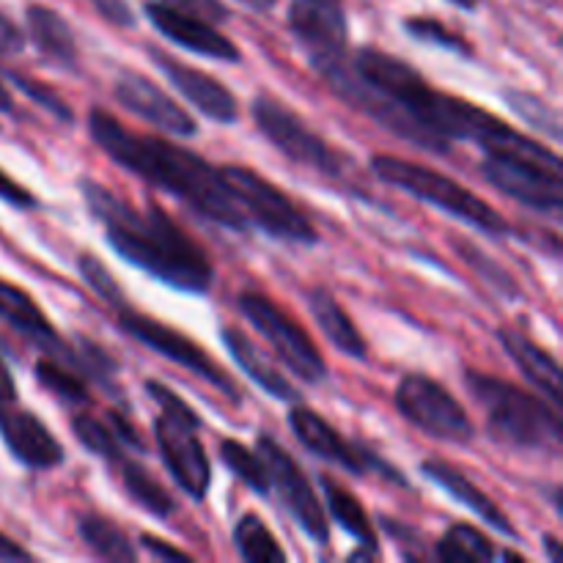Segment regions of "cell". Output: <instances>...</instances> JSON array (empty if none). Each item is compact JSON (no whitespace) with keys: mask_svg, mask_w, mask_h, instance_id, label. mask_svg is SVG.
<instances>
[{"mask_svg":"<svg viewBox=\"0 0 563 563\" xmlns=\"http://www.w3.org/2000/svg\"><path fill=\"white\" fill-rule=\"evenodd\" d=\"M220 339H223L225 350H229V355L234 357L236 366H240L242 372L258 385V388L267 390V394L275 396V399H284V401L300 399V390H297L295 385L278 372V366H275V363L269 361V357L264 355V352L258 350V346L253 344L242 330L225 328L223 333H220Z\"/></svg>","mask_w":563,"mask_h":563,"instance_id":"obj_22","label":"cell"},{"mask_svg":"<svg viewBox=\"0 0 563 563\" xmlns=\"http://www.w3.org/2000/svg\"><path fill=\"white\" fill-rule=\"evenodd\" d=\"M421 473L429 478V482L438 484L443 493H449L451 498L460 500L462 506H467V509H471L478 520H484L487 526H493L495 531L506 533V537H511V539L517 537V531H515V526L509 522V517H506L504 511L493 504V498H489L484 489H478L476 484H473L465 473L456 471L454 465H449V462H440V460H429L421 465Z\"/></svg>","mask_w":563,"mask_h":563,"instance_id":"obj_20","label":"cell"},{"mask_svg":"<svg viewBox=\"0 0 563 563\" xmlns=\"http://www.w3.org/2000/svg\"><path fill=\"white\" fill-rule=\"evenodd\" d=\"M77 269H80L82 280H86V284L91 286V289L97 291V295L102 297L108 306L119 308V311L126 306V297H124V291H121V286L115 284V278L110 275V269L104 267L102 262H97L91 253H82V256L77 258Z\"/></svg>","mask_w":563,"mask_h":563,"instance_id":"obj_35","label":"cell"},{"mask_svg":"<svg viewBox=\"0 0 563 563\" xmlns=\"http://www.w3.org/2000/svg\"><path fill=\"white\" fill-rule=\"evenodd\" d=\"M113 93L132 115L148 121V124L168 132V135L192 137L198 132L192 115L179 102H174L163 88L154 86L148 77L137 75V71H119V77L113 82Z\"/></svg>","mask_w":563,"mask_h":563,"instance_id":"obj_14","label":"cell"},{"mask_svg":"<svg viewBox=\"0 0 563 563\" xmlns=\"http://www.w3.org/2000/svg\"><path fill=\"white\" fill-rule=\"evenodd\" d=\"M396 407L423 434L443 443H471L476 429L465 407L432 377L407 374L396 388Z\"/></svg>","mask_w":563,"mask_h":563,"instance_id":"obj_7","label":"cell"},{"mask_svg":"<svg viewBox=\"0 0 563 563\" xmlns=\"http://www.w3.org/2000/svg\"><path fill=\"white\" fill-rule=\"evenodd\" d=\"M9 80H14V86L20 88L25 97H31L38 108L47 110L49 115L66 121V124H69V121H75V113H71L69 104H66L64 99L58 97V91H53L49 86H44V82H38V80H31V77L20 75V71H9Z\"/></svg>","mask_w":563,"mask_h":563,"instance_id":"obj_37","label":"cell"},{"mask_svg":"<svg viewBox=\"0 0 563 563\" xmlns=\"http://www.w3.org/2000/svg\"><path fill=\"white\" fill-rule=\"evenodd\" d=\"M220 456H223L225 467L245 484L247 489L258 495L273 493V484H269V471L264 465V460L258 456V451L253 454L247 445H242L240 440H223L220 443Z\"/></svg>","mask_w":563,"mask_h":563,"instance_id":"obj_30","label":"cell"},{"mask_svg":"<svg viewBox=\"0 0 563 563\" xmlns=\"http://www.w3.org/2000/svg\"><path fill=\"white\" fill-rule=\"evenodd\" d=\"M27 559H31V555H27L20 544L11 542L9 537L0 533V561H27Z\"/></svg>","mask_w":563,"mask_h":563,"instance_id":"obj_46","label":"cell"},{"mask_svg":"<svg viewBox=\"0 0 563 563\" xmlns=\"http://www.w3.org/2000/svg\"><path fill=\"white\" fill-rule=\"evenodd\" d=\"M484 179L498 187L504 196L526 203L544 214H559L563 207V181L561 170L548 165L528 163V159L504 157V154H487L482 163Z\"/></svg>","mask_w":563,"mask_h":563,"instance_id":"obj_11","label":"cell"},{"mask_svg":"<svg viewBox=\"0 0 563 563\" xmlns=\"http://www.w3.org/2000/svg\"><path fill=\"white\" fill-rule=\"evenodd\" d=\"M289 427L291 432H295V438L300 440L313 456H319V460L333 462V465L344 467V471L355 473V476H368V473L377 471L383 473L385 478H390V482L405 484V478H399V473L390 465H385V462L379 460L377 454H372L366 445L344 440L322 416L306 410V407H295V410L289 412Z\"/></svg>","mask_w":563,"mask_h":563,"instance_id":"obj_12","label":"cell"},{"mask_svg":"<svg viewBox=\"0 0 563 563\" xmlns=\"http://www.w3.org/2000/svg\"><path fill=\"white\" fill-rule=\"evenodd\" d=\"M253 121L262 130V135L291 163L308 165V168L333 176V179H344V157L324 137H319L306 121L297 119L286 104L269 97L256 99L253 102Z\"/></svg>","mask_w":563,"mask_h":563,"instance_id":"obj_8","label":"cell"},{"mask_svg":"<svg viewBox=\"0 0 563 563\" xmlns=\"http://www.w3.org/2000/svg\"><path fill=\"white\" fill-rule=\"evenodd\" d=\"M498 341L504 344L506 355L520 366V372L553 401V407H561V368L559 361L550 355L548 350H542L539 344H533L528 335H522L520 330L504 328L498 330Z\"/></svg>","mask_w":563,"mask_h":563,"instance_id":"obj_21","label":"cell"},{"mask_svg":"<svg viewBox=\"0 0 563 563\" xmlns=\"http://www.w3.org/2000/svg\"><path fill=\"white\" fill-rule=\"evenodd\" d=\"M504 97H506V102H509V108L515 110V113L520 115L526 124H531L533 130H542L544 135L553 137V141H559L561 119H559V113H555V110L544 102V99L533 97V93H528V91H515V88L504 91Z\"/></svg>","mask_w":563,"mask_h":563,"instance_id":"obj_34","label":"cell"},{"mask_svg":"<svg viewBox=\"0 0 563 563\" xmlns=\"http://www.w3.org/2000/svg\"><path fill=\"white\" fill-rule=\"evenodd\" d=\"M146 390H148V396H152V399L163 407V416L179 418V421L190 423V427H201V418L196 416V410H192L190 405H185V401H181L170 388H165V385L154 383L152 379V383H146Z\"/></svg>","mask_w":563,"mask_h":563,"instance_id":"obj_39","label":"cell"},{"mask_svg":"<svg viewBox=\"0 0 563 563\" xmlns=\"http://www.w3.org/2000/svg\"><path fill=\"white\" fill-rule=\"evenodd\" d=\"M119 328L124 330L126 335H132L137 344L148 346V350L157 352V355L174 361L176 366L192 372L196 377H201L203 383H209L212 388H218L220 394L229 396V399H234V401L240 399L234 379H231L229 374H225L223 368H220L218 363H214L212 357H209L207 352L196 344V341H190L187 335H181L179 330L165 328V324L157 322V319L143 317V313L132 311V308H126V306L119 311Z\"/></svg>","mask_w":563,"mask_h":563,"instance_id":"obj_9","label":"cell"},{"mask_svg":"<svg viewBox=\"0 0 563 563\" xmlns=\"http://www.w3.org/2000/svg\"><path fill=\"white\" fill-rule=\"evenodd\" d=\"M141 542H143V548H146L148 553L154 555V559H163V561H190V555H187L185 550L170 548L168 542H159V539H154V537H143Z\"/></svg>","mask_w":563,"mask_h":563,"instance_id":"obj_45","label":"cell"},{"mask_svg":"<svg viewBox=\"0 0 563 563\" xmlns=\"http://www.w3.org/2000/svg\"><path fill=\"white\" fill-rule=\"evenodd\" d=\"M434 555L443 563H484L498 559L493 542L478 528L465 526V522L451 526L443 533V539L434 548Z\"/></svg>","mask_w":563,"mask_h":563,"instance_id":"obj_28","label":"cell"},{"mask_svg":"<svg viewBox=\"0 0 563 563\" xmlns=\"http://www.w3.org/2000/svg\"><path fill=\"white\" fill-rule=\"evenodd\" d=\"M449 3H454V5H460V9L471 11V9H476L478 0H449Z\"/></svg>","mask_w":563,"mask_h":563,"instance_id":"obj_50","label":"cell"},{"mask_svg":"<svg viewBox=\"0 0 563 563\" xmlns=\"http://www.w3.org/2000/svg\"><path fill=\"white\" fill-rule=\"evenodd\" d=\"M0 201L11 203V207L16 209H31L33 203H36V198H33L20 181H14L3 168H0Z\"/></svg>","mask_w":563,"mask_h":563,"instance_id":"obj_42","label":"cell"},{"mask_svg":"<svg viewBox=\"0 0 563 563\" xmlns=\"http://www.w3.org/2000/svg\"><path fill=\"white\" fill-rule=\"evenodd\" d=\"M66 357H69V361L75 363L77 368H82V372H86L88 377H93V379H97V383L110 385V388H113V383H110V379H113V374H115V363L110 361L108 352L99 350V346L93 344V341L77 339V346H75V350H71V346H69Z\"/></svg>","mask_w":563,"mask_h":563,"instance_id":"obj_36","label":"cell"},{"mask_svg":"<svg viewBox=\"0 0 563 563\" xmlns=\"http://www.w3.org/2000/svg\"><path fill=\"white\" fill-rule=\"evenodd\" d=\"M308 308H311L313 322L319 324V330L324 333V339L335 346L344 355L355 357V361H363L368 355L366 341H363L361 330L355 328V322L350 319V313L339 306L333 295L322 286L308 291Z\"/></svg>","mask_w":563,"mask_h":563,"instance_id":"obj_23","label":"cell"},{"mask_svg":"<svg viewBox=\"0 0 563 563\" xmlns=\"http://www.w3.org/2000/svg\"><path fill=\"white\" fill-rule=\"evenodd\" d=\"M71 432L75 438L86 445L91 454L104 456V460L115 462L121 460V440L115 438L113 427L99 421L91 412H80V416H71Z\"/></svg>","mask_w":563,"mask_h":563,"instance_id":"obj_32","label":"cell"},{"mask_svg":"<svg viewBox=\"0 0 563 563\" xmlns=\"http://www.w3.org/2000/svg\"><path fill=\"white\" fill-rule=\"evenodd\" d=\"M146 16L163 36H168L170 42L190 49V53L207 55V58L214 60H225V64H236L240 60V47L229 36H223L214 27V22L203 20V16L170 9L165 3H146Z\"/></svg>","mask_w":563,"mask_h":563,"instance_id":"obj_15","label":"cell"},{"mask_svg":"<svg viewBox=\"0 0 563 563\" xmlns=\"http://www.w3.org/2000/svg\"><path fill=\"white\" fill-rule=\"evenodd\" d=\"M234 544L240 550V555L251 563H284L286 553L280 550V544L275 542V537L269 533V528L258 520L256 515H245L234 526Z\"/></svg>","mask_w":563,"mask_h":563,"instance_id":"obj_29","label":"cell"},{"mask_svg":"<svg viewBox=\"0 0 563 563\" xmlns=\"http://www.w3.org/2000/svg\"><path fill=\"white\" fill-rule=\"evenodd\" d=\"M154 64L159 66L165 77L170 80V86L187 99V102L196 104L207 119L218 121V124H231L236 121V99L229 88L220 80L209 77L207 71L196 69V66H187L181 60L170 58V55L152 49Z\"/></svg>","mask_w":563,"mask_h":563,"instance_id":"obj_18","label":"cell"},{"mask_svg":"<svg viewBox=\"0 0 563 563\" xmlns=\"http://www.w3.org/2000/svg\"><path fill=\"white\" fill-rule=\"evenodd\" d=\"M0 110H11V97L3 82H0Z\"/></svg>","mask_w":563,"mask_h":563,"instance_id":"obj_49","label":"cell"},{"mask_svg":"<svg viewBox=\"0 0 563 563\" xmlns=\"http://www.w3.org/2000/svg\"><path fill=\"white\" fill-rule=\"evenodd\" d=\"M157 3L170 5V9L187 11V14L203 16L209 22H223L229 20V9L220 0H157Z\"/></svg>","mask_w":563,"mask_h":563,"instance_id":"obj_40","label":"cell"},{"mask_svg":"<svg viewBox=\"0 0 563 563\" xmlns=\"http://www.w3.org/2000/svg\"><path fill=\"white\" fill-rule=\"evenodd\" d=\"M91 5L99 11V16H104V20L110 22V25L115 27L135 25V14H132L126 0H91Z\"/></svg>","mask_w":563,"mask_h":563,"instance_id":"obj_41","label":"cell"},{"mask_svg":"<svg viewBox=\"0 0 563 563\" xmlns=\"http://www.w3.org/2000/svg\"><path fill=\"white\" fill-rule=\"evenodd\" d=\"M80 190L121 258L179 291L201 295L212 286L214 269L207 253L163 209L148 207V212H141L93 179H82Z\"/></svg>","mask_w":563,"mask_h":563,"instance_id":"obj_2","label":"cell"},{"mask_svg":"<svg viewBox=\"0 0 563 563\" xmlns=\"http://www.w3.org/2000/svg\"><path fill=\"white\" fill-rule=\"evenodd\" d=\"M0 319H3L9 328H14L20 335H25L27 341L42 346L44 352H53V355L64 357L66 352H69V346L58 339V333L53 330L49 319L44 317L42 308L31 300V295L3 278H0Z\"/></svg>","mask_w":563,"mask_h":563,"instance_id":"obj_19","label":"cell"},{"mask_svg":"<svg viewBox=\"0 0 563 563\" xmlns=\"http://www.w3.org/2000/svg\"><path fill=\"white\" fill-rule=\"evenodd\" d=\"M242 5H247V9L253 11H269L275 5V0H240Z\"/></svg>","mask_w":563,"mask_h":563,"instance_id":"obj_47","label":"cell"},{"mask_svg":"<svg viewBox=\"0 0 563 563\" xmlns=\"http://www.w3.org/2000/svg\"><path fill=\"white\" fill-rule=\"evenodd\" d=\"M77 533L91 553L104 561H137V550L132 548L130 537L115 526L113 520L99 515H86L77 520Z\"/></svg>","mask_w":563,"mask_h":563,"instance_id":"obj_26","label":"cell"},{"mask_svg":"<svg viewBox=\"0 0 563 563\" xmlns=\"http://www.w3.org/2000/svg\"><path fill=\"white\" fill-rule=\"evenodd\" d=\"M25 22H27V31H31L33 44L47 55L53 64L66 66L71 69L77 60V42H75V33H71L69 22L58 14L55 9L49 5H27L25 11Z\"/></svg>","mask_w":563,"mask_h":563,"instance_id":"obj_24","label":"cell"},{"mask_svg":"<svg viewBox=\"0 0 563 563\" xmlns=\"http://www.w3.org/2000/svg\"><path fill=\"white\" fill-rule=\"evenodd\" d=\"M544 548H548V559H550V561H559V559H561L559 539H555V537H548V539H544Z\"/></svg>","mask_w":563,"mask_h":563,"instance_id":"obj_48","label":"cell"},{"mask_svg":"<svg viewBox=\"0 0 563 563\" xmlns=\"http://www.w3.org/2000/svg\"><path fill=\"white\" fill-rule=\"evenodd\" d=\"M322 493L324 498H328V509L330 515H333V520L339 522L350 537H355L363 548L377 553V531H374L372 520H368L361 500H357L346 487L335 484L333 478H322Z\"/></svg>","mask_w":563,"mask_h":563,"instance_id":"obj_25","label":"cell"},{"mask_svg":"<svg viewBox=\"0 0 563 563\" xmlns=\"http://www.w3.org/2000/svg\"><path fill=\"white\" fill-rule=\"evenodd\" d=\"M0 438L16 462L33 471H53L64 462V445L53 438L44 421L33 412L3 407L0 410Z\"/></svg>","mask_w":563,"mask_h":563,"instance_id":"obj_17","label":"cell"},{"mask_svg":"<svg viewBox=\"0 0 563 563\" xmlns=\"http://www.w3.org/2000/svg\"><path fill=\"white\" fill-rule=\"evenodd\" d=\"M289 27L311 60L344 53L346 20L341 0H295L289 9Z\"/></svg>","mask_w":563,"mask_h":563,"instance_id":"obj_16","label":"cell"},{"mask_svg":"<svg viewBox=\"0 0 563 563\" xmlns=\"http://www.w3.org/2000/svg\"><path fill=\"white\" fill-rule=\"evenodd\" d=\"M372 170L379 176V179L388 181V185L410 192V196H416L418 201L443 209L445 214L473 225V229L484 231V234L506 236L511 231L509 223H506V220L500 218V214L484 201V198H478L476 192L462 187L460 181H454L451 176L438 174V170L432 168H423V165L410 163V159L388 157V154L374 157Z\"/></svg>","mask_w":563,"mask_h":563,"instance_id":"obj_4","label":"cell"},{"mask_svg":"<svg viewBox=\"0 0 563 563\" xmlns=\"http://www.w3.org/2000/svg\"><path fill=\"white\" fill-rule=\"evenodd\" d=\"M405 31L410 33L412 38H421V42L438 44V47L445 49H456V53H471V44L465 42L462 36H456L454 31L443 25L438 20H429V16H412V20L405 22Z\"/></svg>","mask_w":563,"mask_h":563,"instance_id":"obj_38","label":"cell"},{"mask_svg":"<svg viewBox=\"0 0 563 563\" xmlns=\"http://www.w3.org/2000/svg\"><path fill=\"white\" fill-rule=\"evenodd\" d=\"M256 451L264 460V465H267L269 484L278 489L280 500H284V506L289 509L291 520H295L313 542H328V517H324L322 504H319L317 493H313L311 482L306 478L302 467L291 460V454L284 445L275 443L267 434L258 438Z\"/></svg>","mask_w":563,"mask_h":563,"instance_id":"obj_10","label":"cell"},{"mask_svg":"<svg viewBox=\"0 0 563 563\" xmlns=\"http://www.w3.org/2000/svg\"><path fill=\"white\" fill-rule=\"evenodd\" d=\"M110 427H113L115 438H119L121 443H124V449H126V445H130V449L143 451V440L137 438L135 427H132V423L126 421V418L121 416V412H110Z\"/></svg>","mask_w":563,"mask_h":563,"instance_id":"obj_44","label":"cell"},{"mask_svg":"<svg viewBox=\"0 0 563 563\" xmlns=\"http://www.w3.org/2000/svg\"><path fill=\"white\" fill-rule=\"evenodd\" d=\"M121 484L130 493V498L135 500L141 509H146L148 515L159 517V520H168L176 511V500L170 498L168 489L152 476L143 465L137 462H121Z\"/></svg>","mask_w":563,"mask_h":563,"instance_id":"obj_27","label":"cell"},{"mask_svg":"<svg viewBox=\"0 0 563 563\" xmlns=\"http://www.w3.org/2000/svg\"><path fill=\"white\" fill-rule=\"evenodd\" d=\"M198 427L179 421V418L159 416L154 423V438H157L159 456L174 482L190 495L192 500H203L212 484V467L203 451L201 440L196 434Z\"/></svg>","mask_w":563,"mask_h":563,"instance_id":"obj_13","label":"cell"},{"mask_svg":"<svg viewBox=\"0 0 563 563\" xmlns=\"http://www.w3.org/2000/svg\"><path fill=\"white\" fill-rule=\"evenodd\" d=\"M22 44H25V38H22L20 27L0 11V55L20 53Z\"/></svg>","mask_w":563,"mask_h":563,"instance_id":"obj_43","label":"cell"},{"mask_svg":"<svg viewBox=\"0 0 563 563\" xmlns=\"http://www.w3.org/2000/svg\"><path fill=\"white\" fill-rule=\"evenodd\" d=\"M36 379L42 383L44 390L58 396L66 405H88V388L69 366L53 361H42L36 366Z\"/></svg>","mask_w":563,"mask_h":563,"instance_id":"obj_33","label":"cell"},{"mask_svg":"<svg viewBox=\"0 0 563 563\" xmlns=\"http://www.w3.org/2000/svg\"><path fill=\"white\" fill-rule=\"evenodd\" d=\"M465 385L473 399L484 407L489 434L515 449L550 451L561 449V416L559 407L548 405L526 388L493 377V374L467 368Z\"/></svg>","mask_w":563,"mask_h":563,"instance_id":"obj_3","label":"cell"},{"mask_svg":"<svg viewBox=\"0 0 563 563\" xmlns=\"http://www.w3.org/2000/svg\"><path fill=\"white\" fill-rule=\"evenodd\" d=\"M88 132L113 163L141 176L148 185L170 192L181 203L196 209L201 218L231 231L247 229L245 214L231 201L220 170L196 152L152 135H137L102 108L88 113Z\"/></svg>","mask_w":563,"mask_h":563,"instance_id":"obj_1","label":"cell"},{"mask_svg":"<svg viewBox=\"0 0 563 563\" xmlns=\"http://www.w3.org/2000/svg\"><path fill=\"white\" fill-rule=\"evenodd\" d=\"M236 306H240L242 317L256 328V333H262L267 339V344L273 346L278 361L291 374H297V377L311 385L322 383L328 377V366H324L311 335L284 308H278L269 297L258 295V291H242L236 297Z\"/></svg>","mask_w":563,"mask_h":563,"instance_id":"obj_6","label":"cell"},{"mask_svg":"<svg viewBox=\"0 0 563 563\" xmlns=\"http://www.w3.org/2000/svg\"><path fill=\"white\" fill-rule=\"evenodd\" d=\"M451 245H454V251L460 253L462 262H465L467 267H471L473 273L484 280V284L493 286L498 295L511 297V300H515V297H520V286H517V280L511 278L509 269L500 267V264L495 262V258H489L482 247H476L473 242H467V240H454Z\"/></svg>","mask_w":563,"mask_h":563,"instance_id":"obj_31","label":"cell"},{"mask_svg":"<svg viewBox=\"0 0 563 563\" xmlns=\"http://www.w3.org/2000/svg\"><path fill=\"white\" fill-rule=\"evenodd\" d=\"M218 170L231 201L245 214L247 225H258L264 234L275 236V240L297 242V245H317L319 234L311 220L273 181L258 176L256 170L242 168V165H223Z\"/></svg>","mask_w":563,"mask_h":563,"instance_id":"obj_5","label":"cell"}]
</instances>
